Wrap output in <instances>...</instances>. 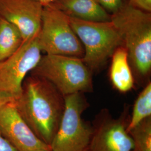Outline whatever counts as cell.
I'll return each instance as SVG.
<instances>
[{
	"label": "cell",
	"instance_id": "obj_1",
	"mask_svg": "<svg viewBox=\"0 0 151 151\" xmlns=\"http://www.w3.org/2000/svg\"><path fill=\"white\" fill-rule=\"evenodd\" d=\"M14 103L33 133L50 146L64 111V96L50 82L30 74L23 82L21 93Z\"/></svg>",
	"mask_w": 151,
	"mask_h": 151
},
{
	"label": "cell",
	"instance_id": "obj_2",
	"mask_svg": "<svg viewBox=\"0 0 151 151\" xmlns=\"http://www.w3.org/2000/svg\"><path fill=\"white\" fill-rule=\"evenodd\" d=\"M123 46L137 75L145 78L151 69V15L129 3L111 15Z\"/></svg>",
	"mask_w": 151,
	"mask_h": 151
},
{
	"label": "cell",
	"instance_id": "obj_3",
	"mask_svg": "<svg viewBox=\"0 0 151 151\" xmlns=\"http://www.w3.org/2000/svg\"><path fill=\"white\" fill-rule=\"evenodd\" d=\"M30 74L50 82L64 96L93 90L92 72L81 58L45 54Z\"/></svg>",
	"mask_w": 151,
	"mask_h": 151
},
{
	"label": "cell",
	"instance_id": "obj_4",
	"mask_svg": "<svg viewBox=\"0 0 151 151\" xmlns=\"http://www.w3.org/2000/svg\"><path fill=\"white\" fill-rule=\"evenodd\" d=\"M69 20L83 47L82 60L92 72L99 70L116 49L123 46L119 32L111 21L89 22L70 17Z\"/></svg>",
	"mask_w": 151,
	"mask_h": 151
},
{
	"label": "cell",
	"instance_id": "obj_5",
	"mask_svg": "<svg viewBox=\"0 0 151 151\" xmlns=\"http://www.w3.org/2000/svg\"><path fill=\"white\" fill-rule=\"evenodd\" d=\"M65 97V109L50 147L51 151H85L92 134V124L82 118L89 107L85 93L76 92Z\"/></svg>",
	"mask_w": 151,
	"mask_h": 151
},
{
	"label": "cell",
	"instance_id": "obj_6",
	"mask_svg": "<svg viewBox=\"0 0 151 151\" xmlns=\"http://www.w3.org/2000/svg\"><path fill=\"white\" fill-rule=\"evenodd\" d=\"M38 42L46 54L82 58L84 49L70 26L69 17L54 6L43 7Z\"/></svg>",
	"mask_w": 151,
	"mask_h": 151
},
{
	"label": "cell",
	"instance_id": "obj_7",
	"mask_svg": "<svg viewBox=\"0 0 151 151\" xmlns=\"http://www.w3.org/2000/svg\"><path fill=\"white\" fill-rule=\"evenodd\" d=\"M38 37L24 42L16 53L0 61V96L14 101L21 93L22 83L41 59Z\"/></svg>",
	"mask_w": 151,
	"mask_h": 151
},
{
	"label": "cell",
	"instance_id": "obj_8",
	"mask_svg": "<svg viewBox=\"0 0 151 151\" xmlns=\"http://www.w3.org/2000/svg\"><path fill=\"white\" fill-rule=\"evenodd\" d=\"M129 117L128 107L117 118L108 109L101 110L93 121L91 137L85 151H132L133 139L127 131Z\"/></svg>",
	"mask_w": 151,
	"mask_h": 151
},
{
	"label": "cell",
	"instance_id": "obj_9",
	"mask_svg": "<svg viewBox=\"0 0 151 151\" xmlns=\"http://www.w3.org/2000/svg\"><path fill=\"white\" fill-rule=\"evenodd\" d=\"M0 132L17 151H51L22 118L14 101L0 105Z\"/></svg>",
	"mask_w": 151,
	"mask_h": 151
},
{
	"label": "cell",
	"instance_id": "obj_10",
	"mask_svg": "<svg viewBox=\"0 0 151 151\" xmlns=\"http://www.w3.org/2000/svg\"><path fill=\"white\" fill-rule=\"evenodd\" d=\"M43 7L38 0H0V17L14 25L25 42L38 37Z\"/></svg>",
	"mask_w": 151,
	"mask_h": 151
},
{
	"label": "cell",
	"instance_id": "obj_11",
	"mask_svg": "<svg viewBox=\"0 0 151 151\" xmlns=\"http://www.w3.org/2000/svg\"><path fill=\"white\" fill-rule=\"evenodd\" d=\"M51 4L70 17L89 22H107L111 20V15L97 0H56Z\"/></svg>",
	"mask_w": 151,
	"mask_h": 151
},
{
	"label": "cell",
	"instance_id": "obj_12",
	"mask_svg": "<svg viewBox=\"0 0 151 151\" xmlns=\"http://www.w3.org/2000/svg\"><path fill=\"white\" fill-rule=\"evenodd\" d=\"M109 77L114 87L120 92L129 91L134 87V78L124 46L117 48L112 55Z\"/></svg>",
	"mask_w": 151,
	"mask_h": 151
},
{
	"label": "cell",
	"instance_id": "obj_13",
	"mask_svg": "<svg viewBox=\"0 0 151 151\" xmlns=\"http://www.w3.org/2000/svg\"><path fill=\"white\" fill-rule=\"evenodd\" d=\"M23 43L19 30L11 22L0 17V61L15 54Z\"/></svg>",
	"mask_w": 151,
	"mask_h": 151
},
{
	"label": "cell",
	"instance_id": "obj_14",
	"mask_svg": "<svg viewBox=\"0 0 151 151\" xmlns=\"http://www.w3.org/2000/svg\"><path fill=\"white\" fill-rule=\"evenodd\" d=\"M151 117V83L148 82L137 98L133 106L127 131L133 129L144 120Z\"/></svg>",
	"mask_w": 151,
	"mask_h": 151
},
{
	"label": "cell",
	"instance_id": "obj_15",
	"mask_svg": "<svg viewBox=\"0 0 151 151\" xmlns=\"http://www.w3.org/2000/svg\"><path fill=\"white\" fill-rule=\"evenodd\" d=\"M133 146L132 151H151V117L129 132Z\"/></svg>",
	"mask_w": 151,
	"mask_h": 151
},
{
	"label": "cell",
	"instance_id": "obj_16",
	"mask_svg": "<svg viewBox=\"0 0 151 151\" xmlns=\"http://www.w3.org/2000/svg\"><path fill=\"white\" fill-rule=\"evenodd\" d=\"M103 7L112 14L119 11L124 5L123 0H97Z\"/></svg>",
	"mask_w": 151,
	"mask_h": 151
},
{
	"label": "cell",
	"instance_id": "obj_17",
	"mask_svg": "<svg viewBox=\"0 0 151 151\" xmlns=\"http://www.w3.org/2000/svg\"><path fill=\"white\" fill-rule=\"evenodd\" d=\"M129 4L143 11L151 12V0H129Z\"/></svg>",
	"mask_w": 151,
	"mask_h": 151
},
{
	"label": "cell",
	"instance_id": "obj_18",
	"mask_svg": "<svg viewBox=\"0 0 151 151\" xmlns=\"http://www.w3.org/2000/svg\"><path fill=\"white\" fill-rule=\"evenodd\" d=\"M0 151H17L15 148L6 139L0 132Z\"/></svg>",
	"mask_w": 151,
	"mask_h": 151
},
{
	"label": "cell",
	"instance_id": "obj_19",
	"mask_svg": "<svg viewBox=\"0 0 151 151\" xmlns=\"http://www.w3.org/2000/svg\"><path fill=\"white\" fill-rule=\"evenodd\" d=\"M38 1L39 2H40L43 6H45L49 5L52 4L56 0H38Z\"/></svg>",
	"mask_w": 151,
	"mask_h": 151
},
{
	"label": "cell",
	"instance_id": "obj_20",
	"mask_svg": "<svg viewBox=\"0 0 151 151\" xmlns=\"http://www.w3.org/2000/svg\"><path fill=\"white\" fill-rule=\"evenodd\" d=\"M6 102H7V101H5V100H4L2 97L0 96V105H2V104H4V103H6Z\"/></svg>",
	"mask_w": 151,
	"mask_h": 151
}]
</instances>
